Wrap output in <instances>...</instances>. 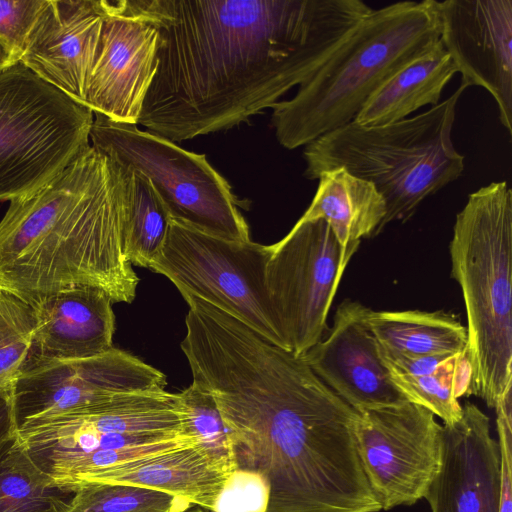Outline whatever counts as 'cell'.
Instances as JSON below:
<instances>
[{
  "label": "cell",
  "instance_id": "6",
  "mask_svg": "<svg viewBox=\"0 0 512 512\" xmlns=\"http://www.w3.org/2000/svg\"><path fill=\"white\" fill-rule=\"evenodd\" d=\"M449 253L467 315L471 395L494 408L512 388V191L506 181L469 194Z\"/></svg>",
  "mask_w": 512,
  "mask_h": 512
},
{
  "label": "cell",
  "instance_id": "28",
  "mask_svg": "<svg viewBox=\"0 0 512 512\" xmlns=\"http://www.w3.org/2000/svg\"><path fill=\"white\" fill-rule=\"evenodd\" d=\"M458 354L431 373L418 376L390 375L391 380L408 401L428 409L442 419L444 424H453L462 415V406L453 394V370Z\"/></svg>",
  "mask_w": 512,
  "mask_h": 512
},
{
  "label": "cell",
  "instance_id": "10",
  "mask_svg": "<svg viewBox=\"0 0 512 512\" xmlns=\"http://www.w3.org/2000/svg\"><path fill=\"white\" fill-rule=\"evenodd\" d=\"M359 246H342L323 219H299L272 244L266 284L287 351L302 357L323 337L340 280Z\"/></svg>",
  "mask_w": 512,
  "mask_h": 512
},
{
  "label": "cell",
  "instance_id": "21",
  "mask_svg": "<svg viewBox=\"0 0 512 512\" xmlns=\"http://www.w3.org/2000/svg\"><path fill=\"white\" fill-rule=\"evenodd\" d=\"M316 193L301 220L323 219L346 247L377 236L386 215V203L375 186L343 167L318 176Z\"/></svg>",
  "mask_w": 512,
  "mask_h": 512
},
{
  "label": "cell",
  "instance_id": "15",
  "mask_svg": "<svg viewBox=\"0 0 512 512\" xmlns=\"http://www.w3.org/2000/svg\"><path fill=\"white\" fill-rule=\"evenodd\" d=\"M370 308L342 301L333 323L303 360L333 392L358 413L407 402L381 361L368 324Z\"/></svg>",
  "mask_w": 512,
  "mask_h": 512
},
{
  "label": "cell",
  "instance_id": "34",
  "mask_svg": "<svg viewBox=\"0 0 512 512\" xmlns=\"http://www.w3.org/2000/svg\"><path fill=\"white\" fill-rule=\"evenodd\" d=\"M19 62L1 43H0V71Z\"/></svg>",
  "mask_w": 512,
  "mask_h": 512
},
{
  "label": "cell",
  "instance_id": "8",
  "mask_svg": "<svg viewBox=\"0 0 512 512\" xmlns=\"http://www.w3.org/2000/svg\"><path fill=\"white\" fill-rule=\"evenodd\" d=\"M91 145L129 166L153 185L171 220L232 241L251 240L230 184L205 154L187 151L174 142L95 114Z\"/></svg>",
  "mask_w": 512,
  "mask_h": 512
},
{
  "label": "cell",
  "instance_id": "19",
  "mask_svg": "<svg viewBox=\"0 0 512 512\" xmlns=\"http://www.w3.org/2000/svg\"><path fill=\"white\" fill-rule=\"evenodd\" d=\"M228 475L199 445H193L119 464L93 476L85 485L143 486L183 497L212 511Z\"/></svg>",
  "mask_w": 512,
  "mask_h": 512
},
{
  "label": "cell",
  "instance_id": "9",
  "mask_svg": "<svg viewBox=\"0 0 512 512\" xmlns=\"http://www.w3.org/2000/svg\"><path fill=\"white\" fill-rule=\"evenodd\" d=\"M271 254L272 244L227 240L171 220L148 269L168 278L183 297L210 303L285 349L266 284Z\"/></svg>",
  "mask_w": 512,
  "mask_h": 512
},
{
  "label": "cell",
  "instance_id": "32",
  "mask_svg": "<svg viewBox=\"0 0 512 512\" xmlns=\"http://www.w3.org/2000/svg\"><path fill=\"white\" fill-rule=\"evenodd\" d=\"M9 391L0 392V461L13 448L18 440Z\"/></svg>",
  "mask_w": 512,
  "mask_h": 512
},
{
  "label": "cell",
  "instance_id": "18",
  "mask_svg": "<svg viewBox=\"0 0 512 512\" xmlns=\"http://www.w3.org/2000/svg\"><path fill=\"white\" fill-rule=\"evenodd\" d=\"M112 300L92 286L71 287L33 305L35 331L29 360H74L113 348ZM29 362V361H28Z\"/></svg>",
  "mask_w": 512,
  "mask_h": 512
},
{
  "label": "cell",
  "instance_id": "14",
  "mask_svg": "<svg viewBox=\"0 0 512 512\" xmlns=\"http://www.w3.org/2000/svg\"><path fill=\"white\" fill-rule=\"evenodd\" d=\"M439 40L461 84L494 99L501 124L512 135V0H435Z\"/></svg>",
  "mask_w": 512,
  "mask_h": 512
},
{
  "label": "cell",
  "instance_id": "12",
  "mask_svg": "<svg viewBox=\"0 0 512 512\" xmlns=\"http://www.w3.org/2000/svg\"><path fill=\"white\" fill-rule=\"evenodd\" d=\"M165 386L160 370L113 347L84 359L29 360L9 393L18 428L31 420Z\"/></svg>",
  "mask_w": 512,
  "mask_h": 512
},
{
  "label": "cell",
  "instance_id": "31",
  "mask_svg": "<svg viewBox=\"0 0 512 512\" xmlns=\"http://www.w3.org/2000/svg\"><path fill=\"white\" fill-rule=\"evenodd\" d=\"M494 409L501 454L499 512H512V388L502 395Z\"/></svg>",
  "mask_w": 512,
  "mask_h": 512
},
{
  "label": "cell",
  "instance_id": "23",
  "mask_svg": "<svg viewBox=\"0 0 512 512\" xmlns=\"http://www.w3.org/2000/svg\"><path fill=\"white\" fill-rule=\"evenodd\" d=\"M74 495L54 484L18 440L0 461V512H69Z\"/></svg>",
  "mask_w": 512,
  "mask_h": 512
},
{
  "label": "cell",
  "instance_id": "2",
  "mask_svg": "<svg viewBox=\"0 0 512 512\" xmlns=\"http://www.w3.org/2000/svg\"><path fill=\"white\" fill-rule=\"evenodd\" d=\"M189 366L229 430L237 467L269 483L267 512L381 511L358 452L360 414L302 357L234 320Z\"/></svg>",
  "mask_w": 512,
  "mask_h": 512
},
{
  "label": "cell",
  "instance_id": "13",
  "mask_svg": "<svg viewBox=\"0 0 512 512\" xmlns=\"http://www.w3.org/2000/svg\"><path fill=\"white\" fill-rule=\"evenodd\" d=\"M103 1L105 16L85 106L111 121L138 125L158 64V31L130 0Z\"/></svg>",
  "mask_w": 512,
  "mask_h": 512
},
{
  "label": "cell",
  "instance_id": "16",
  "mask_svg": "<svg viewBox=\"0 0 512 512\" xmlns=\"http://www.w3.org/2000/svg\"><path fill=\"white\" fill-rule=\"evenodd\" d=\"M501 454L489 417L467 402L461 418L442 425L439 470L424 498L431 512H499Z\"/></svg>",
  "mask_w": 512,
  "mask_h": 512
},
{
  "label": "cell",
  "instance_id": "4",
  "mask_svg": "<svg viewBox=\"0 0 512 512\" xmlns=\"http://www.w3.org/2000/svg\"><path fill=\"white\" fill-rule=\"evenodd\" d=\"M437 42L435 0L373 9L292 98L271 108L278 143L296 149L353 121L384 82Z\"/></svg>",
  "mask_w": 512,
  "mask_h": 512
},
{
  "label": "cell",
  "instance_id": "20",
  "mask_svg": "<svg viewBox=\"0 0 512 512\" xmlns=\"http://www.w3.org/2000/svg\"><path fill=\"white\" fill-rule=\"evenodd\" d=\"M457 68L440 40L384 82L353 121L364 126L397 122L421 107L436 106Z\"/></svg>",
  "mask_w": 512,
  "mask_h": 512
},
{
  "label": "cell",
  "instance_id": "30",
  "mask_svg": "<svg viewBox=\"0 0 512 512\" xmlns=\"http://www.w3.org/2000/svg\"><path fill=\"white\" fill-rule=\"evenodd\" d=\"M46 0H0V43L20 61Z\"/></svg>",
  "mask_w": 512,
  "mask_h": 512
},
{
  "label": "cell",
  "instance_id": "33",
  "mask_svg": "<svg viewBox=\"0 0 512 512\" xmlns=\"http://www.w3.org/2000/svg\"><path fill=\"white\" fill-rule=\"evenodd\" d=\"M472 367L467 348L459 353L455 360L453 370V394L456 399L471 395Z\"/></svg>",
  "mask_w": 512,
  "mask_h": 512
},
{
  "label": "cell",
  "instance_id": "1",
  "mask_svg": "<svg viewBox=\"0 0 512 512\" xmlns=\"http://www.w3.org/2000/svg\"><path fill=\"white\" fill-rule=\"evenodd\" d=\"M158 31L138 124L172 142L225 131L314 73L373 10L362 0H130Z\"/></svg>",
  "mask_w": 512,
  "mask_h": 512
},
{
  "label": "cell",
  "instance_id": "7",
  "mask_svg": "<svg viewBox=\"0 0 512 512\" xmlns=\"http://www.w3.org/2000/svg\"><path fill=\"white\" fill-rule=\"evenodd\" d=\"M93 112L21 62L0 71V201L40 188L90 146Z\"/></svg>",
  "mask_w": 512,
  "mask_h": 512
},
{
  "label": "cell",
  "instance_id": "29",
  "mask_svg": "<svg viewBox=\"0 0 512 512\" xmlns=\"http://www.w3.org/2000/svg\"><path fill=\"white\" fill-rule=\"evenodd\" d=\"M270 486L259 473L237 467L231 472L211 512H267Z\"/></svg>",
  "mask_w": 512,
  "mask_h": 512
},
{
  "label": "cell",
  "instance_id": "27",
  "mask_svg": "<svg viewBox=\"0 0 512 512\" xmlns=\"http://www.w3.org/2000/svg\"><path fill=\"white\" fill-rule=\"evenodd\" d=\"M178 396L188 430L202 451L223 472H233L237 465L232 439L213 397L194 383Z\"/></svg>",
  "mask_w": 512,
  "mask_h": 512
},
{
  "label": "cell",
  "instance_id": "35",
  "mask_svg": "<svg viewBox=\"0 0 512 512\" xmlns=\"http://www.w3.org/2000/svg\"><path fill=\"white\" fill-rule=\"evenodd\" d=\"M184 512H204L203 510L199 509V508H196V509H193V510H186Z\"/></svg>",
  "mask_w": 512,
  "mask_h": 512
},
{
  "label": "cell",
  "instance_id": "22",
  "mask_svg": "<svg viewBox=\"0 0 512 512\" xmlns=\"http://www.w3.org/2000/svg\"><path fill=\"white\" fill-rule=\"evenodd\" d=\"M368 324L379 356L455 355L467 348L466 327L442 310H370Z\"/></svg>",
  "mask_w": 512,
  "mask_h": 512
},
{
  "label": "cell",
  "instance_id": "3",
  "mask_svg": "<svg viewBox=\"0 0 512 512\" xmlns=\"http://www.w3.org/2000/svg\"><path fill=\"white\" fill-rule=\"evenodd\" d=\"M131 168L92 145L0 220V289L34 304L92 286L131 303L139 278L124 254Z\"/></svg>",
  "mask_w": 512,
  "mask_h": 512
},
{
  "label": "cell",
  "instance_id": "26",
  "mask_svg": "<svg viewBox=\"0 0 512 512\" xmlns=\"http://www.w3.org/2000/svg\"><path fill=\"white\" fill-rule=\"evenodd\" d=\"M35 310L21 297L0 289V392L10 391L32 354Z\"/></svg>",
  "mask_w": 512,
  "mask_h": 512
},
{
  "label": "cell",
  "instance_id": "25",
  "mask_svg": "<svg viewBox=\"0 0 512 512\" xmlns=\"http://www.w3.org/2000/svg\"><path fill=\"white\" fill-rule=\"evenodd\" d=\"M183 497L143 486L95 483L75 490L69 512H184Z\"/></svg>",
  "mask_w": 512,
  "mask_h": 512
},
{
  "label": "cell",
  "instance_id": "24",
  "mask_svg": "<svg viewBox=\"0 0 512 512\" xmlns=\"http://www.w3.org/2000/svg\"><path fill=\"white\" fill-rule=\"evenodd\" d=\"M131 170L124 254L131 265L148 268L164 246L171 218L151 182Z\"/></svg>",
  "mask_w": 512,
  "mask_h": 512
},
{
  "label": "cell",
  "instance_id": "11",
  "mask_svg": "<svg viewBox=\"0 0 512 512\" xmlns=\"http://www.w3.org/2000/svg\"><path fill=\"white\" fill-rule=\"evenodd\" d=\"M359 414L358 452L381 510L424 498L441 464L442 425L436 416L410 401Z\"/></svg>",
  "mask_w": 512,
  "mask_h": 512
},
{
  "label": "cell",
  "instance_id": "5",
  "mask_svg": "<svg viewBox=\"0 0 512 512\" xmlns=\"http://www.w3.org/2000/svg\"><path fill=\"white\" fill-rule=\"evenodd\" d=\"M466 88L460 83L436 106L397 122L364 126L351 121L320 136L304 146V176L316 180L324 171L343 167L371 182L386 203L378 234L393 221L409 220L427 197L464 171L452 129Z\"/></svg>",
  "mask_w": 512,
  "mask_h": 512
},
{
  "label": "cell",
  "instance_id": "17",
  "mask_svg": "<svg viewBox=\"0 0 512 512\" xmlns=\"http://www.w3.org/2000/svg\"><path fill=\"white\" fill-rule=\"evenodd\" d=\"M104 16L103 0H46L19 62L85 106Z\"/></svg>",
  "mask_w": 512,
  "mask_h": 512
}]
</instances>
